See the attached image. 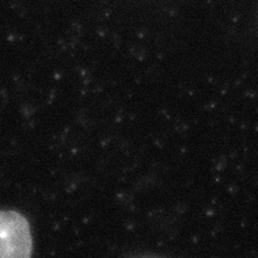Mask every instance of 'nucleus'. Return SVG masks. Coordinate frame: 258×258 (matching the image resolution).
<instances>
[{
	"instance_id": "nucleus-1",
	"label": "nucleus",
	"mask_w": 258,
	"mask_h": 258,
	"mask_svg": "<svg viewBox=\"0 0 258 258\" xmlns=\"http://www.w3.org/2000/svg\"><path fill=\"white\" fill-rule=\"evenodd\" d=\"M28 220L16 211H0V258H32Z\"/></svg>"
}]
</instances>
